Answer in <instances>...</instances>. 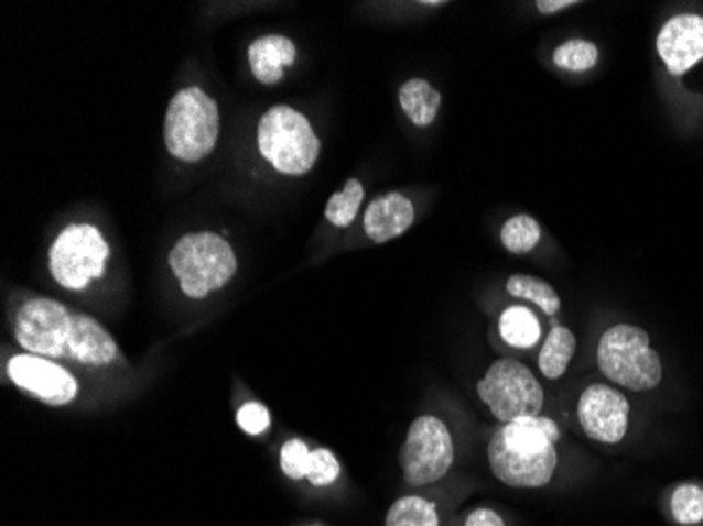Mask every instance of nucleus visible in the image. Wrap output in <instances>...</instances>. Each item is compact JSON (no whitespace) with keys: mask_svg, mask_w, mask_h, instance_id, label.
I'll list each match as a JSON object with an SVG mask.
<instances>
[{"mask_svg":"<svg viewBox=\"0 0 703 526\" xmlns=\"http://www.w3.org/2000/svg\"><path fill=\"white\" fill-rule=\"evenodd\" d=\"M169 265L182 291L192 299H203L226 287L236 274V255L230 242L213 232H194L175 242Z\"/></svg>","mask_w":703,"mask_h":526,"instance_id":"nucleus-2","label":"nucleus"},{"mask_svg":"<svg viewBox=\"0 0 703 526\" xmlns=\"http://www.w3.org/2000/svg\"><path fill=\"white\" fill-rule=\"evenodd\" d=\"M74 314L55 299L25 302L15 316V339L25 354L43 359H68Z\"/></svg>","mask_w":703,"mask_h":526,"instance_id":"nucleus-8","label":"nucleus"},{"mask_svg":"<svg viewBox=\"0 0 703 526\" xmlns=\"http://www.w3.org/2000/svg\"><path fill=\"white\" fill-rule=\"evenodd\" d=\"M577 350V339L566 327H554L540 352V371L548 380H561Z\"/></svg>","mask_w":703,"mask_h":526,"instance_id":"nucleus-17","label":"nucleus"},{"mask_svg":"<svg viewBox=\"0 0 703 526\" xmlns=\"http://www.w3.org/2000/svg\"><path fill=\"white\" fill-rule=\"evenodd\" d=\"M365 200V188L358 179H348L344 190L333 194L325 207L328 223L337 228H348L358 216V209Z\"/></svg>","mask_w":703,"mask_h":526,"instance_id":"nucleus-20","label":"nucleus"},{"mask_svg":"<svg viewBox=\"0 0 703 526\" xmlns=\"http://www.w3.org/2000/svg\"><path fill=\"white\" fill-rule=\"evenodd\" d=\"M657 53L668 73L682 76L703 59V18L682 13L663 24L657 36Z\"/></svg>","mask_w":703,"mask_h":526,"instance_id":"nucleus-12","label":"nucleus"},{"mask_svg":"<svg viewBox=\"0 0 703 526\" xmlns=\"http://www.w3.org/2000/svg\"><path fill=\"white\" fill-rule=\"evenodd\" d=\"M501 244L515 253V255H527L531 253L541 239L540 223L531 216H515L508 219L501 228Z\"/></svg>","mask_w":703,"mask_h":526,"instance_id":"nucleus-21","label":"nucleus"},{"mask_svg":"<svg viewBox=\"0 0 703 526\" xmlns=\"http://www.w3.org/2000/svg\"><path fill=\"white\" fill-rule=\"evenodd\" d=\"M577 417L592 440H598L603 445H617L628 431L630 403L619 390L594 383L580 396Z\"/></svg>","mask_w":703,"mask_h":526,"instance_id":"nucleus-10","label":"nucleus"},{"mask_svg":"<svg viewBox=\"0 0 703 526\" xmlns=\"http://www.w3.org/2000/svg\"><path fill=\"white\" fill-rule=\"evenodd\" d=\"M672 516L679 525H700L703 520V489L697 484H682L672 493Z\"/></svg>","mask_w":703,"mask_h":526,"instance_id":"nucleus-24","label":"nucleus"},{"mask_svg":"<svg viewBox=\"0 0 703 526\" xmlns=\"http://www.w3.org/2000/svg\"><path fill=\"white\" fill-rule=\"evenodd\" d=\"M164 145L182 163H198L213 152L219 138V110L215 99L188 87L177 91L164 117Z\"/></svg>","mask_w":703,"mask_h":526,"instance_id":"nucleus-3","label":"nucleus"},{"mask_svg":"<svg viewBox=\"0 0 703 526\" xmlns=\"http://www.w3.org/2000/svg\"><path fill=\"white\" fill-rule=\"evenodd\" d=\"M386 526H439V514L434 503L411 495L390 507Z\"/></svg>","mask_w":703,"mask_h":526,"instance_id":"nucleus-22","label":"nucleus"},{"mask_svg":"<svg viewBox=\"0 0 703 526\" xmlns=\"http://www.w3.org/2000/svg\"><path fill=\"white\" fill-rule=\"evenodd\" d=\"M258 145L261 156L282 175H304L321 154L310 120L289 106H274L261 117Z\"/></svg>","mask_w":703,"mask_h":526,"instance_id":"nucleus-4","label":"nucleus"},{"mask_svg":"<svg viewBox=\"0 0 703 526\" xmlns=\"http://www.w3.org/2000/svg\"><path fill=\"white\" fill-rule=\"evenodd\" d=\"M238 426L251 436H259L270 428V413L259 403H247L238 410Z\"/></svg>","mask_w":703,"mask_h":526,"instance_id":"nucleus-27","label":"nucleus"},{"mask_svg":"<svg viewBox=\"0 0 703 526\" xmlns=\"http://www.w3.org/2000/svg\"><path fill=\"white\" fill-rule=\"evenodd\" d=\"M506 291L515 297H522L533 302L536 306H540L541 310L548 316H554L561 310V297L556 293V288L550 283L541 281L538 276L531 274H512L506 283Z\"/></svg>","mask_w":703,"mask_h":526,"instance_id":"nucleus-19","label":"nucleus"},{"mask_svg":"<svg viewBox=\"0 0 703 526\" xmlns=\"http://www.w3.org/2000/svg\"><path fill=\"white\" fill-rule=\"evenodd\" d=\"M480 401L501 424L540 417L543 390L536 375L518 360L501 359L478 382Z\"/></svg>","mask_w":703,"mask_h":526,"instance_id":"nucleus-7","label":"nucleus"},{"mask_svg":"<svg viewBox=\"0 0 703 526\" xmlns=\"http://www.w3.org/2000/svg\"><path fill=\"white\" fill-rule=\"evenodd\" d=\"M247 55H249V66H251L253 76L261 85L272 87V85L281 83L284 68L295 64L298 48L291 39H286L282 34H270V36H261L258 41H253Z\"/></svg>","mask_w":703,"mask_h":526,"instance_id":"nucleus-15","label":"nucleus"},{"mask_svg":"<svg viewBox=\"0 0 703 526\" xmlns=\"http://www.w3.org/2000/svg\"><path fill=\"white\" fill-rule=\"evenodd\" d=\"M499 333L512 348L529 350L540 341V320L536 318L533 311L512 306L499 316Z\"/></svg>","mask_w":703,"mask_h":526,"instance_id":"nucleus-18","label":"nucleus"},{"mask_svg":"<svg viewBox=\"0 0 703 526\" xmlns=\"http://www.w3.org/2000/svg\"><path fill=\"white\" fill-rule=\"evenodd\" d=\"M552 62L566 73H587L598 64V47L584 39H571L554 48Z\"/></svg>","mask_w":703,"mask_h":526,"instance_id":"nucleus-23","label":"nucleus"},{"mask_svg":"<svg viewBox=\"0 0 703 526\" xmlns=\"http://www.w3.org/2000/svg\"><path fill=\"white\" fill-rule=\"evenodd\" d=\"M575 4H577V0H538L536 7L541 15H552V13H559V11L575 7Z\"/></svg>","mask_w":703,"mask_h":526,"instance_id":"nucleus-29","label":"nucleus"},{"mask_svg":"<svg viewBox=\"0 0 703 526\" xmlns=\"http://www.w3.org/2000/svg\"><path fill=\"white\" fill-rule=\"evenodd\" d=\"M556 424L543 417L504 424L489 442V463L495 479L516 489L545 486L556 472Z\"/></svg>","mask_w":703,"mask_h":526,"instance_id":"nucleus-1","label":"nucleus"},{"mask_svg":"<svg viewBox=\"0 0 703 526\" xmlns=\"http://www.w3.org/2000/svg\"><path fill=\"white\" fill-rule=\"evenodd\" d=\"M339 476V461L337 457L327 449H316L310 454V465L305 479L310 480L314 486H327L333 484Z\"/></svg>","mask_w":703,"mask_h":526,"instance_id":"nucleus-25","label":"nucleus"},{"mask_svg":"<svg viewBox=\"0 0 703 526\" xmlns=\"http://www.w3.org/2000/svg\"><path fill=\"white\" fill-rule=\"evenodd\" d=\"M598 366L605 377L634 392L653 390L663 369L647 331L634 325H615L598 341Z\"/></svg>","mask_w":703,"mask_h":526,"instance_id":"nucleus-5","label":"nucleus"},{"mask_svg":"<svg viewBox=\"0 0 703 526\" xmlns=\"http://www.w3.org/2000/svg\"><path fill=\"white\" fill-rule=\"evenodd\" d=\"M453 463V440L439 417H418L402 445L400 465L411 486H423L443 479Z\"/></svg>","mask_w":703,"mask_h":526,"instance_id":"nucleus-9","label":"nucleus"},{"mask_svg":"<svg viewBox=\"0 0 703 526\" xmlns=\"http://www.w3.org/2000/svg\"><path fill=\"white\" fill-rule=\"evenodd\" d=\"M466 526H506L501 516L493 509H476L472 512L466 520Z\"/></svg>","mask_w":703,"mask_h":526,"instance_id":"nucleus-28","label":"nucleus"},{"mask_svg":"<svg viewBox=\"0 0 703 526\" xmlns=\"http://www.w3.org/2000/svg\"><path fill=\"white\" fill-rule=\"evenodd\" d=\"M415 221L413 202L400 194L390 191L377 196L376 200L365 211V232L367 237L381 244L388 240L399 239Z\"/></svg>","mask_w":703,"mask_h":526,"instance_id":"nucleus-13","label":"nucleus"},{"mask_svg":"<svg viewBox=\"0 0 703 526\" xmlns=\"http://www.w3.org/2000/svg\"><path fill=\"white\" fill-rule=\"evenodd\" d=\"M68 359L91 366L112 364L118 359L117 341L91 316L74 314Z\"/></svg>","mask_w":703,"mask_h":526,"instance_id":"nucleus-14","label":"nucleus"},{"mask_svg":"<svg viewBox=\"0 0 703 526\" xmlns=\"http://www.w3.org/2000/svg\"><path fill=\"white\" fill-rule=\"evenodd\" d=\"M400 108L418 127L432 124L441 110V94L423 78L407 80L399 91Z\"/></svg>","mask_w":703,"mask_h":526,"instance_id":"nucleus-16","label":"nucleus"},{"mask_svg":"<svg viewBox=\"0 0 703 526\" xmlns=\"http://www.w3.org/2000/svg\"><path fill=\"white\" fill-rule=\"evenodd\" d=\"M310 454L302 440H289L286 445H282L281 449V468L282 472L293 480L305 479L307 474V465H310Z\"/></svg>","mask_w":703,"mask_h":526,"instance_id":"nucleus-26","label":"nucleus"},{"mask_svg":"<svg viewBox=\"0 0 703 526\" xmlns=\"http://www.w3.org/2000/svg\"><path fill=\"white\" fill-rule=\"evenodd\" d=\"M7 373L18 387L30 392L51 407L71 405L78 394V383L71 373L57 362L43 357L18 354L9 360Z\"/></svg>","mask_w":703,"mask_h":526,"instance_id":"nucleus-11","label":"nucleus"},{"mask_svg":"<svg viewBox=\"0 0 703 526\" xmlns=\"http://www.w3.org/2000/svg\"><path fill=\"white\" fill-rule=\"evenodd\" d=\"M108 242L91 223H72L48 251V270L64 288L80 291L101 278L108 263Z\"/></svg>","mask_w":703,"mask_h":526,"instance_id":"nucleus-6","label":"nucleus"}]
</instances>
